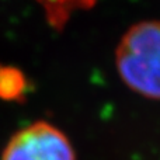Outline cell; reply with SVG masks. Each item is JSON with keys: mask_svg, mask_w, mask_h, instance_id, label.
Wrapping results in <instances>:
<instances>
[{"mask_svg": "<svg viewBox=\"0 0 160 160\" xmlns=\"http://www.w3.org/2000/svg\"><path fill=\"white\" fill-rule=\"evenodd\" d=\"M42 8L48 24L55 30H62L79 11L91 8L97 0H35Z\"/></svg>", "mask_w": 160, "mask_h": 160, "instance_id": "cell-3", "label": "cell"}, {"mask_svg": "<svg viewBox=\"0 0 160 160\" xmlns=\"http://www.w3.org/2000/svg\"><path fill=\"white\" fill-rule=\"evenodd\" d=\"M27 80L22 72L13 66H0V98L4 101L24 100Z\"/></svg>", "mask_w": 160, "mask_h": 160, "instance_id": "cell-4", "label": "cell"}, {"mask_svg": "<svg viewBox=\"0 0 160 160\" xmlns=\"http://www.w3.org/2000/svg\"><path fill=\"white\" fill-rule=\"evenodd\" d=\"M115 66L128 88L160 100V21H142L122 35L115 49Z\"/></svg>", "mask_w": 160, "mask_h": 160, "instance_id": "cell-1", "label": "cell"}, {"mask_svg": "<svg viewBox=\"0 0 160 160\" xmlns=\"http://www.w3.org/2000/svg\"><path fill=\"white\" fill-rule=\"evenodd\" d=\"M0 160H76V152L63 131L35 121L13 133Z\"/></svg>", "mask_w": 160, "mask_h": 160, "instance_id": "cell-2", "label": "cell"}]
</instances>
